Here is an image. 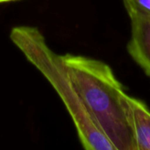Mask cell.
<instances>
[{
  "label": "cell",
  "instance_id": "cell-1",
  "mask_svg": "<svg viewBox=\"0 0 150 150\" xmlns=\"http://www.w3.org/2000/svg\"><path fill=\"white\" fill-rule=\"evenodd\" d=\"M69 81L98 128L116 150H135L124 86L109 65L99 60L60 55Z\"/></svg>",
  "mask_w": 150,
  "mask_h": 150
},
{
  "label": "cell",
  "instance_id": "cell-2",
  "mask_svg": "<svg viewBox=\"0 0 150 150\" xmlns=\"http://www.w3.org/2000/svg\"><path fill=\"white\" fill-rule=\"evenodd\" d=\"M129 17L131 38L127 44V51L150 77V16L131 14Z\"/></svg>",
  "mask_w": 150,
  "mask_h": 150
},
{
  "label": "cell",
  "instance_id": "cell-3",
  "mask_svg": "<svg viewBox=\"0 0 150 150\" xmlns=\"http://www.w3.org/2000/svg\"><path fill=\"white\" fill-rule=\"evenodd\" d=\"M127 106L135 150H150V109L143 101L128 95Z\"/></svg>",
  "mask_w": 150,
  "mask_h": 150
},
{
  "label": "cell",
  "instance_id": "cell-4",
  "mask_svg": "<svg viewBox=\"0 0 150 150\" xmlns=\"http://www.w3.org/2000/svg\"><path fill=\"white\" fill-rule=\"evenodd\" d=\"M128 15L142 14L150 16V0H123Z\"/></svg>",
  "mask_w": 150,
  "mask_h": 150
},
{
  "label": "cell",
  "instance_id": "cell-5",
  "mask_svg": "<svg viewBox=\"0 0 150 150\" xmlns=\"http://www.w3.org/2000/svg\"><path fill=\"white\" fill-rule=\"evenodd\" d=\"M10 1H15V0H0V4L1 3H5V2H10Z\"/></svg>",
  "mask_w": 150,
  "mask_h": 150
}]
</instances>
